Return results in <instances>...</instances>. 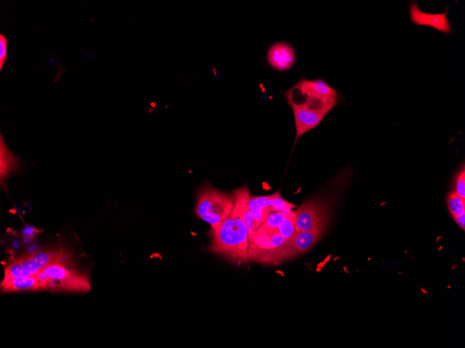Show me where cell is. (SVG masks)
I'll return each instance as SVG.
<instances>
[{"instance_id":"1","label":"cell","mask_w":465,"mask_h":348,"mask_svg":"<svg viewBox=\"0 0 465 348\" xmlns=\"http://www.w3.org/2000/svg\"><path fill=\"white\" fill-rule=\"evenodd\" d=\"M234 207L219 228L209 232L210 237L208 250L226 261L238 264L250 263L249 232L244 219L248 206L251 192L243 186L235 191Z\"/></svg>"},{"instance_id":"2","label":"cell","mask_w":465,"mask_h":348,"mask_svg":"<svg viewBox=\"0 0 465 348\" xmlns=\"http://www.w3.org/2000/svg\"><path fill=\"white\" fill-rule=\"evenodd\" d=\"M282 94L293 113L301 112L323 119L339 102V91L322 78H302Z\"/></svg>"},{"instance_id":"3","label":"cell","mask_w":465,"mask_h":348,"mask_svg":"<svg viewBox=\"0 0 465 348\" xmlns=\"http://www.w3.org/2000/svg\"><path fill=\"white\" fill-rule=\"evenodd\" d=\"M249 256L251 261L267 266H277L296 257L291 243L278 229L263 226L249 238Z\"/></svg>"},{"instance_id":"4","label":"cell","mask_w":465,"mask_h":348,"mask_svg":"<svg viewBox=\"0 0 465 348\" xmlns=\"http://www.w3.org/2000/svg\"><path fill=\"white\" fill-rule=\"evenodd\" d=\"M234 193L224 192L212 185L202 186L196 193L194 214L210 225L209 232L217 230L235 205Z\"/></svg>"},{"instance_id":"5","label":"cell","mask_w":465,"mask_h":348,"mask_svg":"<svg viewBox=\"0 0 465 348\" xmlns=\"http://www.w3.org/2000/svg\"><path fill=\"white\" fill-rule=\"evenodd\" d=\"M62 260L53 263L39 272L47 283V290L89 292L91 290L89 278L70 269Z\"/></svg>"},{"instance_id":"6","label":"cell","mask_w":465,"mask_h":348,"mask_svg":"<svg viewBox=\"0 0 465 348\" xmlns=\"http://www.w3.org/2000/svg\"><path fill=\"white\" fill-rule=\"evenodd\" d=\"M296 213V232L327 229L330 211L328 203L324 200H307Z\"/></svg>"},{"instance_id":"7","label":"cell","mask_w":465,"mask_h":348,"mask_svg":"<svg viewBox=\"0 0 465 348\" xmlns=\"http://www.w3.org/2000/svg\"><path fill=\"white\" fill-rule=\"evenodd\" d=\"M448 8L441 14H428L420 10L418 4L416 1L410 2L409 14L410 22L418 26H426L445 35H450L453 30L448 21L447 12Z\"/></svg>"},{"instance_id":"8","label":"cell","mask_w":465,"mask_h":348,"mask_svg":"<svg viewBox=\"0 0 465 348\" xmlns=\"http://www.w3.org/2000/svg\"><path fill=\"white\" fill-rule=\"evenodd\" d=\"M267 59L272 69L277 71L285 72L295 66L297 52L291 44L280 41L270 46L267 51Z\"/></svg>"},{"instance_id":"9","label":"cell","mask_w":465,"mask_h":348,"mask_svg":"<svg viewBox=\"0 0 465 348\" xmlns=\"http://www.w3.org/2000/svg\"><path fill=\"white\" fill-rule=\"evenodd\" d=\"M64 255L62 249H54L39 252L17 260L26 270L37 274L53 263L62 260Z\"/></svg>"},{"instance_id":"10","label":"cell","mask_w":465,"mask_h":348,"mask_svg":"<svg viewBox=\"0 0 465 348\" xmlns=\"http://www.w3.org/2000/svg\"><path fill=\"white\" fill-rule=\"evenodd\" d=\"M1 289L3 292L47 290V284L43 275L40 273L22 277L5 276Z\"/></svg>"},{"instance_id":"11","label":"cell","mask_w":465,"mask_h":348,"mask_svg":"<svg viewBox=\"0 0 465 348\" xmlns=\"http://www.w3.org/2000/svg\"><path fill=\"white\" fill-rule=\"evenodd\" d=\"M326 229L296 232L291 242L295 256L307 252L321 239Z\"/></svg>"},{"instance_id":"12","label":"cell","mask_w":465,"mask_h":348,"mask_svg":"<svg viewBox=\"0 0 465 348\" xmlns=\"http://www.w3.org/2000/svg\"><path fill=\"white\" fill-rule=\"evenodd\" d=\"M296 211L287 212L283 222L278 228L281 235L291 243L296 233Z\"/></svg>"},{"instance_id":"13","label":"cell","mask_w":465,"mask_h":348,"mask_svg":"<svg viewBox=\"0 0 465 348\" xmlns=\"http://www.w3.org/2000/svg\"><path fill=\"white\" fill-rule=\"evenodd\" d=\"M249 209L257 228L264 223L270 214L273 213L271 209L261 207L254 196L250 197Z\"/></svg>"},{"instance_id":"14","label":"cell","mask_w":465,"mask_h":348,"mask_svg":"<svg viewBox=\"0 0 465 348\" xmlns=\"http://www.w3.org/2000/svg\"><path fill=\"white\" fill-rule=\"evenodd\" d=\"M447 205L451 216L454 218L465 214V200L455 191L450 193L447 197Z\"/></svg>"},{"instance_id":"15","label":"cell","mask_w":465,"mask_h":348,"mask_svg":"<svg viewBox=\"0 0 465 348\" xmlns=\"http://www.w3.org/2000/svg\"><path fill=\"white\" fill-rule=\"evenodd\" d=\"M271 195V209L273 212H289L296 207V205L282 198L280 191Z\"/></svg>"},{"instance_id":"16","label":"cell","mask_w":465,"mask_h":348,"mask_svg":"<svg viewBox=\"0 0 465 348\" xmlns=\"http://www.w3.org/2000/svg\"><path fill=\"white\" fill-rule=\"evenodd\" d=\"M28 270H26L20 262L16 259L6 269L5 276L12 277H22L34 275Z\"/></svg>"},{"instance_id":"17","label":"cell","mask_w":465,"mask_h":348,"mask_svg":"<svg viewBox=\"0 0 465 348\" xmlns=\"http://www.w3.org/2000/svg\"><path fill=\"white\" fill-rule=\"evenodd\" d=\"M287 212H274L270 214L261 225L267 228L278 229L283 222Z\"/></svg>"},{"instance_id":"18","label":"cell","mask_w":465,"mask_h":348,"mask_svg":"<svg viewBox=\"0 0 465 348\" xmlns=\"http://www.w3.org/2000/svg\"><path fill=\"white\" fill-rule=\"evenodd\" d=\"M8 40L3 34L0 35V71H3L8 55Z\"/></svg>"},{"instance_id":"19","label":"cell","mask_w":465,"mask_h":348,"mask_svg":"<svg viewBox=\"0 0 465 348\" xmlns=\"http://www.w3.org/2000/svg\"><path fill=\"white\" fill-rule=\"evenodd\" d=\"M458 195L465 200V170H462L458 173L455 180V191Z\"/></svg>"},{"instance_id":"20","label":"cell","mask_w":465,"mask_h":348,"mask_svg":"<svg viewBox=\"0 0 465 348\" xmlns=\"http://www.w3.org/2000/svg\"><path fill=\"white\" fill-rule=\"evenodd\" d=\"M456 223L462 230L465 229V214L453 218Z\"/></svg>"}]
</instances>
